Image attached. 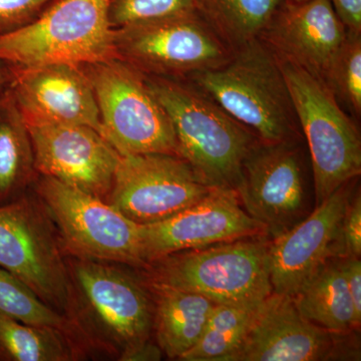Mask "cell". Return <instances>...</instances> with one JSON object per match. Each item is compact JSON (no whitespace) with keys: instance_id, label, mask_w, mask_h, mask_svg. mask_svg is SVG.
<instances>
[{"instance_id":"d6a6232c","label":"cell","mask_w":361,"mask_h":361,"mask_svg":"<svg viewBox=\"0 0 361 361\" xmlns=\"http://www.w3.org/2000/svg\"><path fill=\"white\" fill-rule=\"evenodd\" d=\"M14 78H16V68L6 61L0 59V99L11 90Z\"/></svg>"},{"instance_id":"ba28073f","label":"cell","mask_w":361,"mask_h":361,"mask_svg":"<svg viewBox=\"0 0 361 361\" xmlns=\"http://www.w3.org/2000/svg\"><path fill=\"white\" fill-rule=\"evenodd\" d=\"M115 49L144 75L180 80L220 68L233 54L194 9L115 28Z\"/></svg>"},{"instance_id":"ffe728a7","label":"cell","mask_w":361,"mask_h":361,"mask_svg":"<svg viewBox=\"0 0 361 361\" xmlns=\"http://www.w3.org/2000/svg\"><path fill=\"white\" fill-rule=\"evenodd\" d=\"M292 299L304 317L330 332L350 334L360 329L339 258L327 259Z\"/></svg>"},{"instance_id":"4dcf8cb0","label":"cell","mask_w":361,"mask_h":361,"mask_svg":"<svg viewBox=\"0 0 361 361\" xmlns=\"http://www.w3.org/2000/svg\"><path fill=\"white\" fill-rule=\"evenodd\" d=\"M337 16L351 32H361V0H330Z\"/></svg>"},{"instance_id":"7c38bea8","label":"cell","mask_w":361,"mask_h":361,"mask_svg":"<svg viewBox=\"0 0 361 361\" xmlns=\"http://www.w3.org/2000/svg\"><path fill=\"white\" fill-rule=\"evenodd\" d=\"M213 189L179 156H121L106 202L135 224L149 225L194 205Z\"/></svg>"},{"instance_id":"4fadbf2b","label":"cell","mask_w":361,"mask_h":361,"mask_svg":"<svg viewBox=\"0 0 361 361\" xmlns=\"http://www.w3.org/2000/svg\"><path fill=\"white\" fill-rule=\"evenodd\" d=\"M259 235L266 236L264 227L244 210L236 191L214 188L202 200L172 217L140 225L141 257L145 266L176 252Z\"/></svg>"},{"instance_id":"836d02e7","label":"cell","mask_w":361,"mask_h":361,"mask_svg":"<svg viewBox=\"0 0 361 361\" xmlns=\"http://www.w3.org/2000/svg\"><path fill=\"white\" fill-rule=\"evenodd\" d=\"M284 1L293 2V4H300V2L308 1V0H284Z\"/></svg>"},{"instance_id":"83f0119b","label":"cell","mask_w":361,"mask_h":361,"mask_svg":"<svg viewBox=\"0 0 361 361\" xmlns=\"http://www.w3.org/2000/svg\"><path fill=\"white\" fill-rule=\"evenodd\" d=\"M361 255V196L360 188H356L349 200L338 234L334 242L332 257L343 258Z\"/></svg>"},{"instance_id":"ac0fdd59","label":"cell","mask_w":361,"mask_h":361,"mask_svg":"<svg viewBox=\"0 0 361 361\" xmlns=\"http://www.w3.org/2000/svg\"><path fill=\"white\" fill-rule=\"evenodd\" d=\"M346 33L330 0L283 1L258 39L280 61L322 80Z\"/></svg>"},{"instance_id":"52a82bcc","label":"cell","mask_w":361,"mask_h":361,"mask_svg":"<svg viewBox=\"0 0 361 361\" xmlns=\"http://www.w3.org/2000/svg\"><path fill=\"white\" fill-rule=\"evenodd\" d=\"M82 68L96 96L101 134L121 156H179L170 118L142 73L116 58Z\"/></svg>"},{"instance_id":"4316f807","label":"cell","mask_w":361,"mask_h":361,"mask_svg":"<svg viewBox=\"0 0 361 361\" xmlns=\"http://www.w3.org/2000/svg\"><path fill=\"white\" fill-rule=\"evenodd\" d=\"M188 11H193L192 0H110L114 28Z\"/></svg>"},{"instance_id":"f1b7e54d","label":"cell","mask_w":361,"mask_h":361,"mask_svg":"<svg viewBox=\"0 0 361 361\" xmlns=\"http://www.w3.org/2000/svg\"><path fill=\"white\" fill-rule=\"evenodd\" d=\"M56 0H0V35L27 25Z\"/></svg>"},{"instance_id":"d6986e66","label":"cell","mask_w":361,"mask_h":361,"mask_svg":"<svg viewBox=\"0 0 361 361\" xmlns=\"http://www.w3.org/2000/svg\"><path fill=\"white\" fill-rule=\"evenodd\" d=\"M145 281L153 297L154 339L164 355L180 360L200 339L216 303L196 292Z\"/></svg>"},{"instance_id":"44dd1931","label":"cell","mask_w":361,"mask_h":361,"mask_svg":"<svg viewBox=\"0 0 361 361\" xmlns=\"http://www.w3.org/2000/svg\"><path fill=\"white\" fill-rule=\"evenodd\" d=\"M37 176L30 130L9 90L0 99V205L30 190Z\"/></svg>"},{"instance_id":"d4e9b609","label":"cell","mask_w":361,"mask_h":361,"mask_svg":"<svg viewBox=\"0 0 361 361\" xmlns=\"http://www.w3.org/2000/svg\"><path fill=\"white\" fill-rule=\"evenodd\" d=\"M344 111L360 122L361 116V32L348 30L322 78Z\"/></svg>"},{"instance_id":"484cf974","label":"cell","mask_w":361,"mask_h":361,"mask_svg":"<svg viewBox=\"0 0 361 361\" xmlns=\"http://www.w3.org/2000/svg\"><path fill=\"white\" fill-rule=\"evenodd\" d=\"M0 315L68 332L65 316L44 303L20 278L0 267Z\"/></svg>"},{"instance_id":"cb8c5ba5","label":"cell","mask_w":361,"mask_h":361,"mask_svg":"<svg viewBox=\"0 0 361 361\" xmlns=\"http://www.w3.org/2000/svg\"><path fill=\"white\" fill-rule=\"evenodd\" d=\"M259 305L216 303L200 339L180 360H231L241 345Z\"/></svg>"},{"instance_id":"5bb4252c","label":"cell","mask_w":361,"mask_h":361,"mask_svg":"<svg viewBox=\"0 0 361 361\" xmlns=\"http://www.w3.org/2000/svg\"><path fill=\"white\" fill-rule=\"evenodd\" d=\"M27 128L37 174L106 201L121 155L99 130L82 125Z\"/></svg>"},{"instance_id":"277c9868","label":"cell","mask_w":361,"mask_h":361,"mask_svg":"<svg viewBox=\"0 0 361 361\" xmlns=\"http://www.w3.org/2000/svg\"><path fill=\"white\" fill-rule=\"evenodd\" d=\"M264 235L169 254L137 268L152 283L193 291L217 304L256 306L272 293Z\"/></svg>"},{"instance_id":"8fae6325","label":"cell","mask_w":361,"mask_h":361,"mask_svg":"<svg viewBox=\"0 0 361 361\" xmlns=\"http://www.w3.org/2000/svg\"><path fill=\"white\" fill-rule=\"evenodd\" d=\"M0 267L63 315L68 285L66 255L56 227L32 188L0 205Z\"/></svg>"},{"instance_id":"9c48e42d","label":"cell","mask_w":361,"mask_h":361,"mask_svg":"<svg viewBox=\"0 0 361 361\" xmlns=\"http://www.w3.org/2000/svg\"><path fill=\"white\" fill-rule=\"evenodd\" d=\"M32 190L54 223L66 256L144 266L140 225L103 199L42 175Z\"/></svg>"},{"instance_id":"3957f363","label":"cell","mask_w":361,"mask_h":361,"mask_svg":"<svg viewBox=\"0 0 361 361\" xmlns=\"http://www.w3.org/2000/svg\"><path fill=\"white\" fill-rule=\"evenodd\" d=\"M185 80L205 92L260 141L303 137L279 61L259 39L233 51L224 66Z\"/></svg>"},{"instance_id":"e0dca14e","label":"cell","mask_w":361,"mask_h":361,"mask_svg":"<svg viewBox=\"0 0 361 361\" xmlns=\"http://www.w3.org/2000/svg\"><path fill=\"white\" fill-rule=\"evenodd\" d=\"M14 68L11 92L26 126L82 125L101 133L96 96L82 66Z\"/></svg>"},{"instance_id":"9a60e30c","label":"cell","mask_w":361,"mask_h":361,"mask_svg":"<svg viewBox=\"0 0 361 361\" xmlns=\"http://www.w3.org/2000/svg\"><path fill=\"white\" fill-rule=\"evenodd\" d=\"M348 336L318 326L301 314L291 295L272 292L259 305L230 361L336 360L348 351Z\"/></svg>"},{"instance_id":"1f68e13d","label":"cell","mask_w":361,"mask_h":361,"mask_svg":"<svg viewBox=\"0 0 361 361\" xmlns=\"http://www.w3.org/2000/svg\"><path fill=\"white\" fill-rule=\"evenodd\" d=\"M163 351L156 341H147L130 349L122 361H159L163 358Z\"/></svg>"},{"instance_id":"30bf717a","label":"cell","mask_w":361,"mask_h":361,"mask_svg":"<svg viewBox=\"0 0 361 361\" xmlns=\"http://www.w3.org/2000/svg\"><path fill=\"white\" fill-rule=\"evenodd\" d=\"M311 164L305 140L254 145L242 163L235 191L248 215L274 239L311 213Z\"/></svg>"},{"instance_id":"7402d4cb","label":"cell","mask_w":361,"mask_h":361,"mask_svg":"<svg viewBox=\"0 0 361 361\" xmlns=\"http://www.w3.org/2000/svg\"><path fill=\"white\" fill-rule=\"evenodd\" d=\"M284 0H192L196 13L231 51L257 39Z\"/></svg>"},{"instance_id":"7a4b0ae2","label":"cell","mask_w":361,"mask_h":361,"mask_svg":"<svg viewBox=\"0 0 361 361\" xmlns=\"http://www.w3.org/2000/svg\"><path fill=\"white\" fill-rule=\"evenodd\" d=\"M145 78L170 118L180 158L208 186L235 190L257 135L189 80Z\"/></svg>"},{"instance_id":"8992f818","label":"cell","mask_w":361,"mask_h":361,"mask_svg":"<svg viewBox=\"0 0 361 361\" xmlns=\"http://www.w3.org/2000/svg\"><path fill=\"white\" fill-rule=\"evenodd\" d=\"M297 118L310 153L315 206L361 174V137L322 78L280 61Z\"/></svg>"},{"instance_id":"6da1fadb","label":"cell","mask_w":361,"mask_h":361,"mask_svg":"<svg viewBox=\"0 0 361 361\" xmlns=\"http://www.w3.org/2000/svg\"><path fill=\"white\" fill-rule=\"evenodd\" d=\"M68 301L63 316L78 360L123 356L153 336L154 302L137 268L66 256Z\"/></svg>"},{"instance_id":"f546056e","label":"cell","mask_w":361,"mask_h":361,"mask_svg":"<svg viewBox=\"0 0 361 361\" xmlns=\"http://www.w3.org/2000/svg\"><path fill=\"white\" fill-rule=\"evenodd\" d=\"M349 295L353 301L355 322L358 327L361 324V261L360 257L348 256L339 258Z\"/></svg>"},{"instance_id":"2e32d148","label":"cell","mask_w":361,"mask_h":361,"mask_svg":"<svg viewBox=\"0 0 361 361\" xmlns=\"http://www.w3.org/2000/svg\"><path fill=\"white\" fill-rule=\"evenodd\" d=\"M358 178L348 180L288 231L268 242V267L275 293H294L329 258Z\"/></svg>"},{"instance_id":"603a6c76","label":"cell","mask_w":361,"mask_h":361,"mask_svg":"<svg viewBox=\"0 0 361 361\" xmlns=\"http://www.w3.org/2000/svg\"><path fill=\"white\" fill-rule=\"evenodd\" d=\"M80 360L63 330L0 315V361Z\"/></svg>"},{"instance_id":"5b68a950","label":"cell","mask_w":361,"mask_h":361,"mask_svg":"<svg viewBox=\"0 0 361 361\" xmlns=\"http://www.w3.org/2000/svg\"><path fill=\"white\" fill-rule=\"evenodd\" d=\"M116 58L110 0H56L27 25L0 35V59L16 68Z\"/></svg>"}]
</instances>
